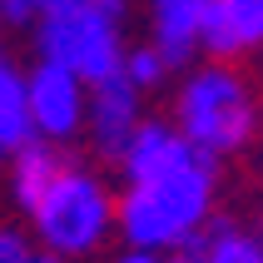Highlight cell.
<instances>
[{"label": "cell", "mask_w": 263, "mask_h": 263, "mask_svg": "<svg viewBox=\"0 0 263 263\" xmlns=\"http://www.w3.org/2000/svg\"><path fill=\"white\" fill-rule=\"evenodd\" d=\"M115 169V238H124V249L174 258L219 214V164L204 159L169 115H144Z\"/></svg>", "instance_id": "1"}, {"label": "cell", "mask_w": 263, "mask_h": 263, "mask_svg": "<svg viewBox=\"0 0 263 263\" xmlns=\"http://www.w3.org/2000/svg\"><path fill=\"white\" fill-rule=\"evenodd\" d=\"M169 124L204 159L223 164V159H238L258 139L263 100H258V89H253V80L238 70V60L199 55L169 85Z\"/></svg>", "instance_id": "2"}, {"label": "cell", "mask_w": 263, "mask_h": 263, "mask_svg": "<svg viewBox=\"0 0 263 263\" xmlns=\"http://www.w3.org/2000/svg\"><path fill=\"white\" fill-rule=\"evenodd\" d=\"M30 238L35 249L55 253V258H95V253L115 238V184L85 159H60L35 204L25 209Z\"/></svg>", "instance_id": "3"}, {"label": "cell", "mask_w": 263, "mask_h": 263, "mask_svg": "<svg viewBox=\"0 0 263 263\" xmlns=\"http://www.w3.org/2000/svg\"><path fill=\"white\" fill-rule=\"evenodd\" d=\"M30 45H35V60H50L60 70L80 74L85 85H95V80L119 74L124 50H129V35H124V20L109 15V10L50 5L30 25Z\"/></svg>", "instance_id": "4"}, {"label": "cell", "mask_w": 263, "mask_h": 263, "mask_svg": "<svg viewBox=\"0 0 263 263\" xmlns=\"http://www.w3.org/2000/svg\"><path fill=\"white\" fill-rule=\"evenodd\" d=\"M25 104H30V129L40 144L70 149L85 139V109H89V85L80 74L60 70L50 60H35L25 70Z\"/></svg>", "instance_id": "5"}, {"label": "cell", "mask_w": 263, "mask_h": 263, "mask_svg": "<svg viewBox=\"0 0 263 263\" xmlns=\"http://www.w3.org/2000/svg\"><path fill=\"white\" fill-rule=\"evenodd\" d=\"M149 100L124 80V74H109V80H95L89 85V109H85V139L95 149V159L115 164L124 154V144L134 139V129L144 124Z\"/></svg>", "instance_id": "6"}, {"label": "cell", "mask_w": 263, "mask_h": 263, "mask_svg": "<svg viewBox=\"0 0 263 263\" xmlns=\"http://www.w3.org/2000/svg\"><path fill=\"white\" fill-rule=\"evenodd\" d=\"M204 20L209 0H149V45H159L164 60L184 70L204 55Z\"/></svg>", "instance_id": "7"}, {"label": "cell", "mask_w": 263, "mask_h": 263, "mask_svg": "<svg viewBox=\"0 0 263 263\" xmlns=\"http://www.w3.org/2000/svg\"><path fill=\"white\" fill-rule=\"evenodd\" d=\"M263 50V0H209L204 20V55L209 60H243Z\"/></svg>", "instance_id": "8"}, {"label": "cell", "mask_w": 263, "mask_h": 263, "mask_svg": "<svg viewBox=\"0 0 263 263\" xmlns=\"http://www.w3.org/2000/svg\"><path fill=\"white\" fill-rule=\"evenodd\" d=\"M30 139H35V129H30V104H25V65L10 50H0V169Z\"/></svg>", "instance_id": "9"}, {"label": "cell", "mask_w": 263, "mask_h": 263, "mask_svg": "<svg viewBox=\"0 0 263 263\" xmlns=\"http://www.w3.org/2000/svg\"><path fill=\"white\" fill-rule=\"evenodd\" d=\"M189 253L199 263H263V238L253 234L243 219H229V214H214L209 229L189 243Z\"/></svg>", "instance_id": "10"}, {"label": "cell", "mask_w": 263, "mask_h": 263, "mask_svg": "<svg viewBox=\"0 0 263 263\" xmlns=\"http://www.w3.org/2000/svg\"><path fill=\"white\" fill-rule=\"evenodd\" d=\"M65 154H70V149L40 144V139H30L25 149H15V154H10V164H5V189H10V204L20 209V214L35 204V194L50 184V174L60 169Z\"/></svg>", "instance_id": "11"}, {"label": "cell", "mask_w": 263, "mask_h": 263, "mask_svg": "<svg viewBox=\"0 0 263 263\" xmlns=\"http://www.w3.org/2000/svg\"><path fill=\"white\" fill-rule=\"evenodd\" d=\"M119 74H124V80H129V85L149 100V95H164V89L174 85V74H179V70L164 60L159 45L139 40V45H129V50H124V65H119Z\"/></svg>", "instance_id": "12"}, {"label": "cell", "mask_w": 263, "mask_h": 263, "mask_svg": "<svg viewBox=\"0 0 263 263\" xmlns=\"http://www.w3.org/2000/svg\"><path fill=\"white\" fill-rule=\"evenodd\" d=\"M35 238L30 229H15V223H0V263H30L35 258Z\"/></svg>", "instance_id": "13"}, {"label": "cell", "mask_w": 263, "mask_h": 263, "mask_svg": "<svg viewBox=\"0 0 263 263\" xmlns=\"http://www.w3.org/2000/svg\"><path fill=\"white\" fill-rule=\"evenodd\" d=\"M0 5H5V20H10V25L30 30L45 10H50V5H55V0H0Z\"/></svg>", "instance_id": "14"}, {"label": "cell", "mask_w": 263, "mask_h": 263, "mask_svg": "<svg viewBox=\"0 0 263 263\" xmlns=\"http://www.w3.org/2000/svg\"><path fill=\"white\" fill-rule=\"evenodd\" d=\"M109 263H174L169 253H144V249H119Z\"/></svg>", "instance_id": "15"}, {"label": "cell", "mask_w": 263, "mask_h": 263, "mask_svg": "<svg viewBox=\"0 0 263 263\" xmlns=\"http://www.w3.org/2000/svg\"><path fill=\"white\" fill-rule=\"evenodd\" d=\"M30 263H70V258H55V253H45V249H40V253H35Z\"/></svg>", "instance_id": "16"}, {"label": "cell", "mask_w": 263, "mask_h": 263, "mask_svg": "<svg viewBox=\"0 0 263 263\" xmlns=\"http://www.w3.org/2000/svg\"><path fill=\"white\" fill-rule=\"evenodd\" d=\"M174 263H199V258H194V253L184 249V253H174Z\"/></svg>", "instance_id": "17"}, {"label": "cell", "mask_w": 263, "mask_h": 263, "mask_svg": "<svg viewBox=\"0 0 263 263\" xmlns=\"http://www.w3.org/2000/svg\"><path fill=\"white\" fill-rule=\"evenodd\" d=\"M253 234L263 238V204H258V219H253Z\"/></svg>", "instance_id": "18"}, {"label": "cell", "mask_w": 263, "mask_h": 263, "mask_svg": "<svg viewBox=\"0 0 263 263\" xmlns=\"http://www.w3.org/2000/svg\"><path fill=\"white\" fill-rule=\"evenodd\" d=\"M5 25H10V20H5V5H0V35H5Z\"/></svg>", "instance_id": "19"}, {"label": "cell", "mask_w": 263, "mask_h": 263, "mask_svg": "<svg viewBox=\"0 0 263 263\" xmlns=\"http://www.w3.org/2000/svg\"><path fill=\"white\" fill-rule=\"evenodd\" d=\"M258 55H263V50H258Z\"/></svg>", "instance_id": "20"}]
</instances>
